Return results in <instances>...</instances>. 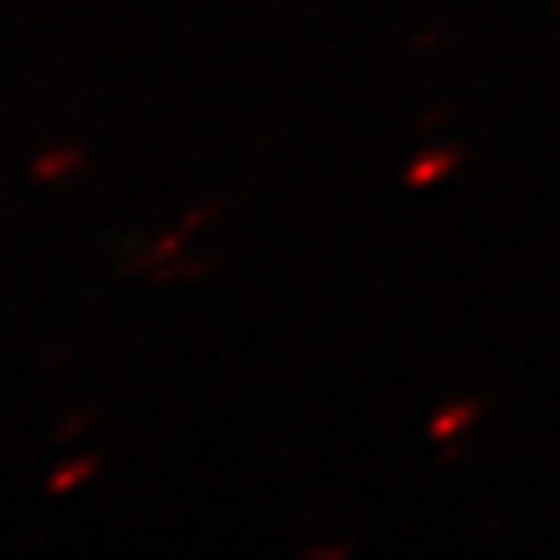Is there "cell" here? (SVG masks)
I'll list each match as a JSON object with an SVG mask.
<instances>
[{"label": "cell", "instance_id": "cell-1", "mask_svg": "<svg viewBox=\"0 0 560 560\" xmlns=\"http://www.w3.org/2000/svg\"><path fill=\"white\" fill-rule=\"evenodd\" d=\"M457 150H428V154H420V159L407 166V183L411 187H432V183H441L453 166H457Z\"/></svg>", "mask_w": 560, "mask_h": 560}, {"label": "cell", "instance_id": "cell-2", "mask_svg": "<svg viewBox=\"0 0 560 560\" xmlns=\"http://www.w3.org/2000/svg\"><path fill=\"white\" fill-rule=\"evenodd\" d=\"M478 402H448V407H441L436 416H432V441H448V436H457V432H465L469 423L478 420Z\"/></svg>", "mask_w": 560, "mask_h": 560}, {"label": "cell", "instance_id": "cell-3", "mask_svg": "<svg viewBox=\"0 0 560 560\" xmlns=\"http://www.w3.org/2000/svg\"><path fill=\"white\" fill-rule=\"evenodd\" d=\"M80 162H83V154L75 145L46 150V154H38V162H34V179L55 183V179H62V175H71V171H80Z\"/></svg>", "mask_w": 560, "mask_h": 560}, {"label": "cell", "instance_id": "cell-4", "mask_svg": "<svg viewBox=\"0 0 560 560\" xmlns=\"http://www.w3.org/2000/svg\"><path fill=\"white\" fill-rule=\"evenodd\" d=\"M92 474H96V460H92V457L67 460L62 469H55V474H50V494H71V490H75V486H83Z\"/></svg>", "mask_w": 560, "mask_h": 560}]
</instances>
